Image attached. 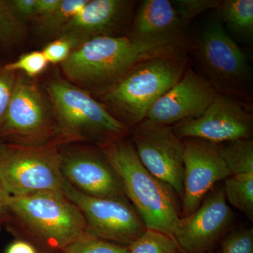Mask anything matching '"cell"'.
Returning <instances> with one entry per match:
<instances>
[{
	"mask_svg": "<svg viewBox=\"0 0 253 253\" xmlns=\"http://www.w3.org/2000/svg\"><path fill=\"white\" fill-rule=\"evenodd\" d=\"M136 4V1L126 0H89L57 36L68 35L82 44L97 37L116 36Z\"/></svg>",
	"mask_w": 253,
	"mask_h": 253,
	"instance_id": "obj_17",
	"label": "cell"
},
{
	"mask_svg": "<svg viewBox=\"0 0 253 253\" xmlns=\"http://www.w3.org/2000/svg\"><path fill=\"white\" fill-rule=\"evenodd\" d=\"M5 147V144H2V143L0 142V156H1V154H2L3 151H4Z\"/></svg>",
	"mask_w": 253,
	"mask_h": 253,
	"instance_id": "obj_34",
	"label": "cell"
},
{
	"mask_svg": "<svg viewBox=\"0 0 253 253\" xmlns=\"http://www.w3.org/2000/svg\"><path fill=\"white\" fill-rule=\"evenodd\" d=\"M189 22L181 17L169 0H145L139 4L128 38L143 46L184 47Z\"/></svg>",
	"mask_w": 253,
	"mask_h": 253,
	"instance_id": "obj_16",
	"label": "cell"
},
{
	"mask_svg": "<svg viewBox=\"0 0 253 253\" xmlns=\"http://www.w3.org/2000/svg\"><path fill=\"white\" fill-rule=\"evenodd\" d=\"M219 20L241 40L251 42L253 36V0H224L217 8Z\"/></svg>",
	"mask_w": 253,
	"mask_h": 253,
	"instance_id": "obj_18",
	"label": "cell"
},
{
	"mask_svg": "<svg viewBox=\"0 0 253 253\" xmlns=\"http://www.w3.org/2000/svg\"><path fill=\"white\" fill-rule=\"evenodd\" d=\"M63 193L76 205L86 224V234L100 239L130 246L146 230L144 222L127 199L87 196L65 180Z\"/></svg>",
	"mask_w": 253,
	"mask_h": 253,
	"instance_id": "obj_8",
	"label": "cell"
},
{
	"mask_svg": "<svg viewBox=\"0 0 253 253\" xmlns=\"http://www.w3.org/2000/svg\"><path fill=\"white\" fill-rule=\"evenodd\" d=\"M197 56L204 77L217 94L246 99L252 83L251 66L219 18L211 20L203 28Z\"/></svg>",
	"mask_w": 253,
	"mask_h": 253,
	"instance_id": "obj_7",
	"label": "cell"
},
{
	"mask_svg": "<svg viewBox=\"0 0 253 253\" xmlns=\"http://www.w3.org/2000/svg\"><path fill=\"white\" fill-rule=\"evenodd\" d=\"M16 73L0 67V128L4 124L16 83Z\"/></svg>",
	"mask_w": 253,
	"mask_h": 253,
	"instance_id": "obj_29",
	"label": "cell"
},
{
	"mask_svg": "<svg viewBox=\"0 0 253 253\" xmlns=\"http://www.w3.org/2000/svg\"><path fill=\"white\" fill-rule=\"evenodd\" d=\"M56 131L54 116L36 84L16 77L0 136L11 144L40 146L52 142Z\"/></svg>",
	"mask_w": 253,
	"mask_h": 253,
	"instance_id": "obj_9",
	"label": "cell"
},
{
	"mask_svg": "<svg viewBox=\"0 0 253 253\" xmlns=\"http://www.w3.org/2000/svg\"><path fill=\"white\" fill-rule=\"evenodd\" d=\"M64 182L57 143L40 146L5 144L0 156V183L9 196L63 192Z\"/></svg>",
	"mask_w": 253,
	"mask_h": 253,
	"instance_id": "obj_6",
	"label": "cell"
},
{
	"mask_svg": "<svg viewBox=\"0 0 253 253\" xmlns=\"http://www.w3.org/2000/svg\"><path fill=\"white\" fill-rule=\"evenodd\" d=\"M252 111L242 99L217 94L199 117L174 125L178 137L196 139L216 145L250 139L253 133Z\"/></svg>",
	"mask_w": 253,
	"mask_h": 253,
	"instance_id": "obj_11",
	"label": "cell"
},
{
	"mask_svg": "<svg viewBox=\"0 0 253 253\" xmlns=\"http://www.w3.org/2000/svg\"><path fill=\"white\" fill-rule=\"evenodd\" d=\"M233 219L232 211L221 188L209 193L194 212L179 218L172 237L181 253H203L222 237Z\"/></svg>",
	"mask_w": 253,
	"mask_h": 253,
	"instance_id": "obj_12",
	"label": "cell"
},
{
	"mask_svg": "<svg viewBox=\"0 0 253 253\" xmlns=\"http://www.w3.org/2000/svg\"><path fill=\"white\" fill-rule=\"evenodd\" d=\"M132 144L146 169L182 198L184 143L172 126L145 119L136 126Z\"/></svg>",
	"mask_w": 253,
	"mask_h": 253,
	"instance_id": "obj_10",
	"label": "cell"
},
{
	"mask_svg": "<svg viewBox=\"0 0 253 253\" xmlns=\"http://www.w3.org/2000/svg\"><path fill=\"white\" fill-rule=\"evenodd\" d=\"M218 146L231 176L253 174V139L231 141Z\"/></svg>",
	"mask_w": 253,
	"mask_h": 253,
	"instance_id": "obj_19",
	"label": "cell"
},
{
	"mask_svg": "<svg viewBox=\"0 0 253 253\" xmlns=\"http://www.w3.org/2000/svg\"><path fill=\"white\" fill-rule=\"evenodd\" d=\"M171 1L179 16L188 22L208 10L217 9L220 2L218 0H174Z\"/></svg>",
	"mask_w": 253,
	"mask_h": 253,
	"instance_id": "obj_27",
	"label": "cell"
},
{
	"mask_svg": "<svg viewBox=\"0 0 253 253\" xmlns=\"http://www.w3.org/2000/svg\"><path fill=\"white\" fill-rule=\"evenodd\" d=\"M61 172L70 185L87 196L127 199L119 177L101 152L86 149L61 152Z\"/></svg>",
	"mask_w": 253,
	"mask_h": 253,
	"instance_id": "obj_14",
	"label": "cell"
},
{
	"mask_svg": "<svg viewBox=\"0 0 253 253\" xmlns=\"http://www.w3.org/2000/svg\"><path fill=\"white\" fill-rule=\"evenodd\" d=\"M5 253H38L36 248L24 240H16L8 246Z\"/></svg>",
	"mask_w": 253,
	"mask_h": 253,
	"instance_id": "obj_32",
	"label": "cell"
},
{
	"mask_svg": "<svg viewBox=\"0 0 253 253\" xmlns=\"http://www.w3.org/2000/svg\"><path fill=\"white\" fill-rule=\"evenodd\" d=\"M63 253H129V246L86 234L63 250Z\"/></svg>",
	"mask_w": 253,
	"mask_h": 253,
	"instance_id": "obj_24",
	"label": "cell"
},
{
	"mask_svg": "<svg viewBox=\"0 0 253 253\" xmlns=\"http://www.w3.org/2000/svg\"><path fill=\"white\" fill-rule=\"evenodd\" d=\"M13 12L23 23L36 16V0H10Z\"/></svg>",
	"mask_w": 253,
	"mask_h": 253,
	"instance_id": "obj_30",
	"label": "cell"
},
{
	"mask_svg": "<svg viewBox=\"0 0 253 253\" xmlns=\"http://www.w3.org/2000/svg\"><path fill=\"white\" fill-rule=\"evenodd\" d=\"M129 253H182L172 236L146 229L129 246Z\"/></svg>",
	"mask_w": 253,
	"mask_h": 253,
	"instance_id": "obj_22",
	"label": "cell"
},
{
	"mask_svg": "<svg viewBox=\"0 0 253 253\" xmlns=\"http://www.w3.org/2000/svg\"><path fill=\"white\" fill-rule=\"evenodd\" d=\"M47 91L54 109L57 144L91 141L101 145L129 131L102 103L67 80H51Z\"/></svg>",
	"mask_w": 253,
	"mask_h": 253,
	"instance_id": "obj_4",
	"label": "cell"
},
{
	"mask_svg": "<svg viewBox=\"0 0 253 253\" xmlns=\"http://www.w3.org/2000/svg\"><path fill=\"white\" fill-rule=\"evenodd\" d=\"M81 44H83L81 42L73 37L61 35L49 43L42 51L49 63L61 64Z\"/></svg>",
	"mask_w": 253,
	"mask_h": 253,
	"instance_id": "obj_26",
	"label": "cell"
},
{
	"mask_svg": "<svg viewBox=\"0 0 253 253\" xmlns=\"http://www.w3.org/2000/svg\"><path fill=\"white\" fill-rule=\"evenodd\" d=\"M222 253H253V229H240L227 236L222 244Z\"/></svg>",
	"mask_w": 253,
	"mask_h": 253,
	"instance_id": "obj_28",
	"label": "cell"
},
{
	"mask_svg": "<svg viewBox=\"0 0 253 253\" xmlns=\"http://www.w3.org/2000/svg\"><path fill=\"white\" fill-rule=\"evenodd\" d=\"M116 138L99 145L146 229L172 236L179 214L172 190L143 166L134 145ZM173 238V237H172Z\"/></svg>",
	"mask_w": 253,
	"mask_h": 253,
	"instance_id": "obj_2",
	"label": "cell"
},
{
	"mask_svg": "<svg viewBox=\"0 0 253 253\" xmlns=\"http://www.w3.org/2000/svg\"><path fill=\"white\" fill-rule=\"evenodd\" d=\"M184 191L182 217L194 212L218 181L231 176L218 145L201 140H184Z\"/></svg>",
	"mask_w": 253,
	"mask_h": 253,
	"instance_id": "obj_13",
	"label": "cell"
},
{
	"mask_svg": "<svg viewBox=\"0 0 253 253\" xmlns=\"http://www.w3.org/2000/svg\"><path fill=\"white\" fill-rule=\"evenodd\" d=\"M89 0H61L57 9L43 19L38 21L37 32L42 36H57L63 28Z\"/></svg>",
	"mask_w": 253,
	"mask_h": 253,
	"instance_id": "obj_21",
	"label": "cell"
},
{
	"mask_svg": "<svg viewBox=\"0 0 253 253\" xmlns=\"http://www.w3.org/2000/svg\"><path fill=\"white\" fill-rule=\"evenodd\" d=\"M187 66L184 51L145 59L102 95V104L121 122L136 126L181 79Z\"/></svg>",
	"mask_w": 253,
	"mask_h": 253,
	"instance_id": "obj_3",
	"label": "cell"
},
{
	"mask_svg": "<svg viewBox=\"0 0 253 253\" xmlns=\"http://www.w3.org/2000/svg\"><path fill=\"white\" fill-rule=\"evenodd\" d=\"M181 51L184 47L140 45L126 36H100L78 46L61 67L70 83L102 96L138 63Z\"/></svg>",
	"mask_w": 253,
	"mask_h": 253,
	"instance_id": "obj_1",
	"label": "cell"
},
{
	"mask_svg": "<svg viewBox=\"0 0 253 253\" xmlns=\"http://www.w3.org/2000/svg\"><path fill=\"white\" fill-rule=\"evenodd\" d=\"M10 212L42 241L63 251L86 233L79 208L62 191L9 196Z\"/></svg>",
	"mask_w": 253,
	"mask_h": 253,
	"instance_id": "obj_5",
	"label": "cell"
},
{
	"mask_svg": "<svg viewBox=\"0 0 253 253\" xmlns=\"http://www.w3.org/2000/svg\"><path fill=\"white\" fill-rule=\"evenodd\" d=\"M217 94L204 76L187 68L181 79L155 103L146 119L170 126L199 117Z\"/></svg>",
	"mask_w": 253,
	"mask_h": 253,
	"instance_id": "obj_15",
	"label": "cell"
},
{
	"mask_svg": "<svg viewBox=\"0 0 253 253\" xmlns=\"http://www.w3.org/2000/svg\"><path fill=\"white\" fill-rule=\"evenodd\" d=\"M9 196L0 183V224L6 220L9 216L10 211L8 201Z\"/></svg>",
	"mask_w": 253,
	"mask_h": 253,
	"instance_id": "obj_33",
	"label": "cell"
},
{
	"mask_svg": "<svg viewBox=\"0 0 253 253\" xmlns=\"http://www.w3.org/2000/svg\"><path fill=\"white\" fill-rule=\"evenodd\" d=\"M223 189L226 201L253 221V174L229 176Z\"/></svg>",
	"mask_w": 253,
	"mask_h": 253,
	"instance_id": "obj_20",
	"label": "cell"
},
{
	"mask_svg": "<svg viewBox=\"0 0 253 253\" xmlns=\"http://www.w3.org/2000/svg\"><path fill=\"white\" fill-rule=\"evenodd\" d=\"M61 0H36V16L37 21L51 14L61 4Z\"/></svg>",
	"mask_w": 253,
	"mask_h": 253,
	"instance_id": "obj_31",
	"label": "cell"
},
{
	"mask_svg": "<svg viewBox=\"0 0 253 253\" xmlns=\"http://www.w3.org/2000/svg\"><path fill=\"white\" fill-rule=\"evenodd\" d=\"M24 23L13 12L9 1L0 0V45L8 46L21 39Z\"/></svg>",
	"mask_w": 253,
	"mask_h": 253,
	"instance_id": "obj_23",
	"label": "cell"
},
{
	"mask_svg": "<svg viewBox=\"0 0 253 253\" xmlns=\"http://www.w3.org/2000/svg\"><path fill=\"white\" fill-rule=\"evenodd\" d=\"M49 64L42 51H34L23 54L14 62L5 65L4 68L9 72L22 71L28 77L34 78L41 74Z\"/></svg>",
	"mask_w": 253,
	"mask_h": 253,
	"instance_id": "obj_25",
	"label": "cell"
}]
</instances>
